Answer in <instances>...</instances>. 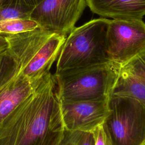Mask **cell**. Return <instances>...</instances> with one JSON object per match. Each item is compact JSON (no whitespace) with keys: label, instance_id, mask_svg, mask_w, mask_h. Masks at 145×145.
Instances as JSON below:
<instances>
[{"label":"cell","instance_id":"1","mask_svg":"<svg viewBox=\"0 0 145 145\" xmlns=\"http://www.w3.org/2000/svg\"><path fill=\"white\" fill-rule=\"evenodd\" d=\"M65 129L55 78L49 72L3 122L0 145H59Z\"/></svg>","mask_w":145,"mask_h":145},{"label":"cell","instance_id":"2","mask_svg":"<svg viewBox=\"0 0 145 145\" xmlns=\"http://www.w3.org/2000/svg\"><path fill=\"white\" fill-rule=\"evenodd\" d=\"M109 21L105 18L95 19L74 28L62 47L56 72L112 62L106 42Z\"/></svg>","mask_w":145,"mask_h":145},{"label":"cell","instance_id":"3","mask_svg":"<svg viewBox=\"0 0 145 145\" xmlns=\"http://www.w3.org/2000/svg\"><path fill=\"white\" fill-rule=\"evenodd\" d=\"M120 65L113 62L55 72L59 99L62 101L108 100Z\"/></svg>","mask_w":145,"mask_h":145},{"label":"cell","instance_id":"4","mask_svg":"<svg viewBox=\"0 0 145 145\" xmlns=\"http://www.w3.org/2000/svg\"><path fill=\"white\" fill-rule=\"evenodd\" d=\"M103 125L113 145H145V105L136 99L112 95Z\"/></svg>","mask_w":145,"mask_h":145},{"label":"cell","instance_id":"5","mask_svg":"<svg viewBox=\"0 0 145 145\" xmlns=\"http://www.w3.org/2000/svg\"><path fill=\"white\" fill-rule=\"evenodd\" d=\"M106 42L110 61L121 66L145 50V23L142 19L110 20Z\"/></svg>","mask_w":145,"mask_h":145},{"label":"cell","instance_id":"6","mask_svg":"<svg viewBox=\"0 0 145 145\" xmlns=\"http://www.w3.org/2000/svg\"><path fill=\"white\" fill-rule=\"evenodd\" d=\"M86 5V0H44L33 8L30 19L53 33L67 37Z\"/></svg>","mask_w":145,"mask_h":145},{"label":"cell","instance_id":"7","mask_svg":"<svg viewBox=\"0 0 145 145\" xmlns=\"http://www.w3.org/2000/svg\"><path fill=\"white\" fill-rule=\"evenodd\" d=\"M108 100L60 101L65 129L92 132L106 118L109 113Z\"/></svg>","mask_w":145,"mask_h":145},{"label":"cell","instance_id":"8","mask_svg":"<svg viewBox=\"0 0 145 145\" xmlns=\"http://www.w3.org/2000/svg\"><path fill=\"white\" fill-rule=\"evenodd\" d=\"M112 95L131 97L145 105V50L120 66Z\"/></svg>","mask_w":145,"mask_h":145},{"label":"cell","instance_id":"9","mask_svg":"<svg viewBox=\"0 0 145 145\" xmlns=\"http://www.w3.org/2000/svg\"><path fill=\"white\" fill-rule=\"evenodd\" d=\"M66 36L53 34L40 48L26 66L18 73L33 83H39L48 72L58 58Z\"/></svg>","mask_w":145,"mask_h":145},{"label":"cell","instance_id":"10","mask_svg":"<svg viewBox=\"0 0 145 145\" xmlns=\"http://www.w3.org/2000/svg\"><path fill=\"white\" fill-rule=\"evenodd\" d=\"M39 82L33 83L17 72L0 88V127L5 120L33 93Z\"/></svg>","mask_w":145,"mask_h":145},{"label":"cell","instance_id":"11","mask_svg":"<svg viewBox=\"0 0 145 145\" xmlns=\"http://www.w3.org/2000/svg\"><path fill=\"white\" fill-rule=\"evenodd\" d=\"M91 11L113 19H142L145 0H86Z\"/></svg>","mask_w":145,"mask_h":145},{"label":"cell","instance_id":"12","mask_svg":"<svg viewBox=\"0 0 145 145\" xmlns=\"http://www.w3.org/2000/svg\"><path fill=\"white\" fill-rule=\"evenodd\" d=\"M33 8L27 6L10 2L0 5V21L30 19Z\"/></svg>","mask_w":145,"mask_h":145},{"label":"cell","instance_id":"13","mask_svg":"<svg viewBox=\"0 0 145 145\" xmlns=\"http://www.w3.org/2000/svg\"><path fill=\"white\" fill-rule=\"evenodd\" d=\"M38 27V24L31 19L0 21V34H16L33 30Z\"/></svg>","mask_w":145,"mask_h":145},{"label":"cell","instance_id":"14","mask_svg":"<svg viewBox=\"0 0 145 145\" xmlns=\"http://www.w3.org/2000/svg\"><path fill=\"white\" fill-rule=\"evenodd\" d=\"M18 72L16 61L8 50L0 54V88Z\"/></svg>","mask_w":145,"mask_h":145},{"label":"cell","instance_id":"15","mask_svg":"<svg viewBox=\"0 0 145 145\" xmlns=\"http://www.w3.org/2000/svg\"><path fill=\"white\" fill-rule=\"evenodd\" d=\"M59 145H94L92 132L65 129Z\"/></svg>","mask_w":145,"mask_h":145},{"label":"cell","instance_id":"16","mask_svg":"<svg viewBox=\"0 0 145 145\" xmlns=\"http://www.w3.org/2000/svg\"><path fill=\"white\" fill-rule=\"evenodd\" d=\"M94 145H113L103 123L97 126L92 132Z\"/></svg>","mask_w":145,"mask_h":145},{"label":"cell","instance_id":"17","mask_svg":"<svg viewBox=\"0 0 145 145\" xmlns=\"http://www.w3.org/2000/svg\"><path fill=\"white\" fill-rule=\"evenodd\" d=\"M42 1L44 0H0V5L10 2H13L25 5L33 8Z\"/></svg>","mask_w":145,"mask_h":145},{"label":"cell","instance_id":"18","mask_svg":"<svg viewBox=\"0 0 145 145\" xmlns=\"http://www.w3.org/2000/svg\"><path fill=\"white\" fill-rule=\"evenodd\" d=\"M8 49V41L3 34H0V54L6 52Z\"/></svg>","mask_w":145,"mask_h":145}]
</instances>
